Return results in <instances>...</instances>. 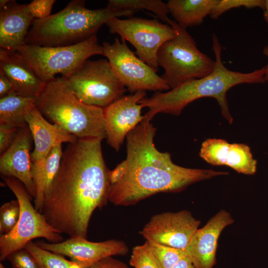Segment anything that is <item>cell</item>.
<instances>
[{
	"mask_svg": "<svg viewBox=\"0 0 268 268\" xmlns=\"http://www.w3.org/2000/svg\"><path fill=\"white\" fill-rule=\"evenodd\" d=\"M100 138H78L63 151L59 171L40 211L61 234L87 237L94 210L108 201L109 170Z\"/></svg>",
	"mask_w": 268,
	"mask_h": 268,
	"instance_id": "obj_1",
	"label": "cell"
},
{
	"mask_svg": "<svg viewBox=\"0 0 268 268\" xmlns=\"http://www.w3.org/2000/svg\"><path fill=\"white\" fill-rule=\"evenodd\" d=\"M156 129L143 119L127 135V158L109 170L108 201L116 205H134L159 193H177L201 181L229 174L211 169L184 167L171 154L155 146Z\"/></svg>",
	"mask_w": 268,
	"mask_h": 268,
	"instance_id": "obj_2",
	"label": "cell"
},
{
	"mask_svg": "<svg viewBox=\"0 0 268 268\" xmlns=\"http://www.w3.org/2000/svg\"><path fill=\"white\" fill-rule=\"evenodd\" d=\"M212 40L215 62L213 71L203 77L184 83L167 92H156L150 97H145L139 101L143 108L148 109L143 115L144 119L150 121L160 113L179 116L192 102L202 98L211 97L217 102L222 116L229 124L233 122L227 98V91L241 84L266 83L264 67L247 73L227 68L221 59L222 46L215 34L212 35Z\"/></svg>",
	"mask_w": 268,
	"mask_h": 268,
	"instance_id": "obj_3",
	"label": "cell"
},
{
	"mask_svg": "<svg viewBox=\"0 0 268 268\" xmlns=\"http://www.w3.org/2000/svg\"><path fill=\"white\" fill-rule=\"evenodd\" d=\"M136 12L105 8L90 9L85 0H73L62 10L41 19H35L25 44L44 47L67 46L82 42L93 35L111 18L131 17Z\"/></svg>",
	"mask_w": 268,
	"mask_h": 268,
	"instance_id": "obj_4",
	"label": "cell"
},
{
	"mask_svg": "<svg viewBox=\"0 0 268 268\" xmlns=\"http://www.w3.org/2000/svg\"><path fill=\"white\" fill-rule=\"evenodd\" d=\"M35 104L44 117L78 138H106L104 108L79 100L63 77L46 83Z\"/></svg>",
	"mask_w": 268,
	"mask_h": 268,
	"instance_id": "obj_5",
	"label": "cell"
},
{
	"mask_svg": "<svg viewBox=\"0 0 268 268\" xmlns=\"http://www.w3.org/2000/svg\"><path fill=\"white\" fill-rule=\"evenodd\" d=\"M169 24L174 28L176 35L161 46L157 57L159 66L164 70L161 77L172 89L209 74L215 62L198 49L186 28L171 19Z\"/></svg>",
	"mask_w": 268,
	"mask_h": 268,
	"instance_id": "obj_6",
	"label": "cell"
},
{
	"mask_svg": "<svg viewBox=\"0 0 268 268\" xmlns=\"http://www.w3.org/2000/svg\"><path fill=\"white\" fill-rule=\"evenodd\" d=\"M37 76L46 83L57 74L67 78L94 55H104L96 35L67 46L44 47L25 44L16 50Z\"/></svg>",
	"mask_w": 268,
	"mask_h": 268,
	"instance_id": "obj_7",
	"label": "cell"
},
{
	"mask_svg": "<svg viewBox=\"0 0 268 268\" xmlns=\"http://www.w3.org/2000/svg\"><path fill=\"white\" fill-rule=\"evenodd\" d=\"M12 192L20 205L18 222L9 233L0 235V260L7 259L13 252L24 249L33 239L44 238L50 243L63 241L61 233L52 227L44 215L32 204L33 198L24 185L13 177H1Z\"/></svg>",
	"mask_w": 268,
	"mask_h": 268,
	"instance_id": "obj_8",
	"label": "cell"
},
{
	"mask_svg": "<svg viewBox=\"0 0 268 268\" xmlns=\"http://www.w3.org/2000/svg\"><path fill=\"white\" fill-rule=\"evenodd\" d=\"M64 78L79 100L103 108L124 96L127 90L106 59L87 60Z\"/></svg>",
	"mask_w": 268,
	"mask_h": 268,
	"instance_id": "obj_9",
	"label": "cell"
},
{
	"mask_svg": "<svg viewBox=\"0 0 268 268\" xmlns=\"http://www.w3.org/2000/svg\"><path fill=\"white\" fill-rule=\"evenodd\" d=\"M106 25L111 33L117 34L122 39L129 42L134 47L135 55L157 71L159 49L176 35L172 26L163 24L156 19L115 17L110 19Z\"/></svg>",
	"mask_w": 268,
	"mask_h": 268,
	"instance_id": "obj_10",
	"label": "cell"
},
{
	"mask_svg": "<svg viewBox=\"0 0 268 268\" xmlns=\"http://www.w3.org/2000/svg\"><path fill=\"white\" fill-rule=\"evenodd\" d=\"M102 46L103 56L107 58L117 78L131 93L170 90L157 71L136 57L125 40L116 37L113 43L104 42Z\"/></svg>",
	"mask_w": 268,
	"mask_h": 268,
	"instance_id": "obj_11",
	"label": "cell"
},
{
	"mask_svg": "<svg viewBox=\"0 0 268 268\" xmlns=\"http://www.w3.org/2000/svg\"><path fill=\"white\" fill-rule=\"evenodd\" d=\"M200 221L187 210L153 216L139 233L146 241L186 250Z\"/></svg>",
	"mask_w": 268,
	"mask_h": 268,
	"instance_id": "obj_12",
	"label": "cell"
},
{
	"mask_svg": "<svg viewBox=\"0 0 268 268\" xmlns=\"http://www.w3.org/2000/svg\"><path fill=\"white\" fill-rule=\"evenodd\" d=\"M36 244L43 249L68 257L82 268H89L103 259L128 252L126 243L116 239L94 242L76 237L59 243L40 241Z\"/></svg>",
	"mask_w": 268,
	"mask_h": 268,
	"instance_id": "obj_13",
	"label": "cell"
},
{
	"mask_svg": "<svg viewBox=\"0 0 268 268\" xmlns=\"http://www.w3.org/2000/svg\"><path fill=\"white\" fill-rule=\"evenodd\" d=\"M145 91L123 96L104 108L107 141L118 151L127 134L144 119L139 102L145 98Z\"/></svg>",
	"mask_w": 268,
	"mask_h": 268,
	"instance_id": "obj_14",
	"label": "cell"
},
{
	"mask_svg": "<svg viewBox=\"0 0 268 268\" xmlns=\"http://www.w3.org/2000/svg\"><path fill=\"white\" fill-rule=\"evenodd\" d=\"M33 140L28 127L19 129L10 145L0 154V173L1 177H13L20 181L34 199L36 189L30 153Z\"/></svg>",
	"mask_w": 268,
	"mask_h": 268,
	"instance_id": "obj_15",
	"label": "cell"
},
{
	"mask_svg": "<svg viewBox=\"0 0 268 268\" xmlns=\"http://www.w3.org/2000/svg\"><path fill=\"white\" fill-rule=\"evenodd\" d=\"M230 213L222 209L211 217L192 237L186 251L196 268H213L218 240L223 229L234 223Z\"/></svg>",
	"mask_w": 268,
	"mask_h": 268,
	"instance_id": "obj_16",
	"label": "cell"
},
{
	"mask_svg": "<svg viewBox=\"0 0 268 268\" xmlns=\"http://www.w3.org/2000/svg\"><path fill=\"white\" fill-rule=\"evenodd\" d=\"M26 121L34 142V148L31 153L32 163L43 161L56 146L73 142L77 138L58 125L49 122L36 106L29 112Z\"/></svg>",
	"mask_w": 268,
	"mask_h": 268,
	"instance_id": "obj_17",
	"label": "cell"
},
{
	"mask_svg": "<svg viewBox=\"0 0 268 268\" xmlns=\"http://www.w3.org/2000/svg\"><path fill=\"white\" fill-rule=\"evenodd\" d=\"M0 49L15 51L25 44V39L35 19L28 4L10 1L0 9Z\"/></svg>",
	"mask_w": 268,
	"mask_h": 268,
	"instance_id": "obj_18",
	"label": "cell"
},
{
	"mask_svg": "<svg viewBox=\"0 0 268 268\" xmlns=\"http://www.w3.org/2000/svg\"><path fill=\"white\" fill-rule=\"evenodd\" d=\"M0 70L8 78L14 92L21 95L37 98L45 86L16 51L0 49Z\"/></svg>",
	"mask_w": 268,
	"mask_h": 268,
	"instance_id": "obj_19",
	"label": "cell"
},
{
	"mask_svg": "<svg viewBox=\"0 0 268 268\" xmlns=\"http://www.w3.org/2000/svg\"><path fill=\"white\" fill-rule=\"evenodd\" d=\"M63 154L62 144H59L52 149L43 161L32 163V174L36 189L34 207L40 212L46 193L59 171Z\"/></svg>",
	"mask_w": 268,
	"mask_h": 268,
	"instance_id": "obj_20",
	"label": "cell"
},
{
	"mask_svg": "<svg viewBox=\"0 0 268 268\" xmlns=\"http://www.w3.org/2000/svg\"><path fill=\"white\" fill-rule=\"evenodd\" d=\"M219 0H169L167 4L174 21L185 28L201 24Z\"/></svg>",
	"mask_w": 268,
	"mask_h": 268,
	"instance_id": "obj_21",
	"label": "cell"
},
{
	"mask_svg": "<svg viewBox=\"0 0 268 268\" xmlns=\"http://www.w3.org/2000/svg\"><path fill=\"white\" fill-rule=\"evenodd\" d=\"M36 99L15 92L0 98V125L19 129L28 127L26 118Z\"/></svg>",
	"mask_w": 268,
	"mask_h": 268,
	"instance_id": "obj_22",
	"label": "cell"
},
{
	"mask_svg": "<svg viewBox=\"0 0 268 268\" xmlns=\"http://www.w3.org/2000/svg\"><path fill=\"white\" fill-rule=\"evenodd\" d=\"M239 173L253 175L257 168V160L253 156L249 145L230 143L226 165Z\"/></svg>",
	"mask_w": 268,
	"mask_h": 268,
	"instance_id": "obj_23",
	"label": "cell"
},
{
	"mask_svg": "<svg viewBox=\"0 0 268 268\" xmlns=\"http://www.w3.org/2000/svg\"><path fill=\"white\" fill-rule=\"evenodd\" d=\"M107 6L135 12L146 9L168 24L170 19L168 16L169 11L167 3L161 0H109Z\"/></svg>",
	"mask_w": 268,
	"mask_h": 268,
	"instance_id": "obj_24",
	"label": "cell"
},
{
	"mask_svg": "<svg viewBox=\"0 0 268 268\" xmlns=\"http://www.w3.org/2000/svg\"><path fill=\"white\" fill-rule=\"evenodd\" d=\"M35 259L39 268H82L63 255L43 249L30 241L24 247Z\"/></svg>",
	"mask_w": 268,
	"mask_h": 268,
	"instance_id": "obj_25",
	"label": "cell"
},
{
	"mask_svg": "<svg viewBox=\"0 0 268 268\" xmlns=\"http://www.w3.org/2000/svg\"><path fill=\"white\" fill-rule=\"evenodd\" d=\"M230 143L227 140L216 138H207L201 145L200 156L213 166H225Z\"/></svg>",
	"mask_w": 268,
	"mask_h": 268,
	"instance_id": "obj_26",
	"label": "cell"
},
{
	"mask_svg": "<svg viewBox=\"0 0 268 268\" xmlns=\"http://www.w3.org/2000/svg\"><path fill=\"white\" fill-rule=\"evenodd\" d=\"M147 241L160 268H173L179 261L187 256L186 250Z\"/></svg>",
	"mask_w": 268,
	"mask_h": 268,
	"instance_id": "obj_27",
	"label": "cell"
},
{
	"mask_svg": "<svg viewBox=\"0 0 268 268\" xmlns=\"http://www.w3.org/2000/svg\"><path fill=\"white\" fill-rule=\"evenodd\" d=\"M20 212V205L17 200L5 202L0 206V235L7 234L13 229L19 220Z\"/></svg>",
	"mask_w": 268,
	"mask_h": 268,
	"instance_id": "obj_28",
	"label": "cell"
},
{
	"mask_svg": "<svg viewBox=\"0 0 268 268\" xmlns=\"http://www.w3.org/2000/svg\"><path fill=\"white\" fill-rule=\"evenodd\" d=\"M129 264L134 268H160L147 241L133 248Z\"/></svg>",
	"mask_w": 268,
	"mask_h": 268,
	"instance_id": "obj_29",
	"label": "cell"
},
{
	"mask_svg": "<svg viewBox=\"0 0 268 268\" xmlns=\"http://www.w3.org/2000/svg\"><path fill=\"white\" fill-rule=\"evenodd\" d=\"M265 0H219L210 16L217 19L226 11L235 8L244 7L248 9L259 7L264 9Z\"/></svg>",
	"mask_w": 268,
	"mask_h": 268,
	"instance_id": "obj_30",
	"label": "cell"
},
{
	"mask_svg": "<svg viewBox=\"0 0 268 268\" xmlns=\"http://www.w3.org/2000/svg\"><path fill=\"white\" fill-rule=\"evenodd\" d=\"M7 259L13 268H39L33 256L24 248L13 252Z\"/></svg>",
	"mask_w": 268,
	"mask_h": 268,
	"instance_id": "obj_31",
	"label": "cell"
},
{
	"mask_svg": "<svg viewBox=\"0 0 268 268\" xmlns=\"http://www.w3.org/2000/svg\"><path fill=\"white\" fill-rule=\"evenodd\" d=\"M55 0H34L28 4L35 19H41L50 16Z\"/></svg>",
	"mask_w": 268,
	"mask_h": 268,
	"instance_id": "obj_32",
	"label": "cell"
},
{
	"mask_svg": "<svg viewBox=\"0 0 268 268\" xmlns=\"http://www.w3.org/2000/svg\"><path fill=\"white\" fill-rule=\"evenodd\" d=\"M19 129L0 125V153L2 154L10 145Z\"/></svg>",
	"mask_w": 268,
	"mask_h": 268,
	"instance_id": "obj_33",
	"label": "cell"
},
{
	"mask_svg": "<svg viewBox=\"0 0 268 268\" xmlns=\"http://www.w3.org/2000/svg\"><path fill=\"white\" fill-rule=\"evenodd\" d=\"M89 268H128V267L124 262L109 257L99 261Z\"/></svg>",
	"mask_w": 268,
	"mask_h": 268,
	"instance_id": "obj_34",
	"label": "cell"
},
{
	"mask_svg": "<svg viewBox=\"0 0 268 268\" xmlns=\"http://www.w3.org/2000/svg\"><path fill=\"white\" fill-rule=\"evenodd\" d=\"M14 92L11 83L6 76L0 70V98Z\"/></svg>",
	"mask_w": 268,
	"mask_h": 268,
	"instance_id": "obj_35",
	"label": "cell"
},
{
	"mask_svg": "<svg viewBox=\"0 0 268 268\" xmlns=\"http://www.w3.org/2000/svg\"><path fill=\"white\" fill-rule=\"evenodd\" d=\"M173 268H196L191 260L187 256L179 261Z\"/></svg>",
	"mask_w": 268,
	"mask_h": 268,
	"instance_id": "obj_36",
	"label": "cell"
},
{
	"mask_svg": "<svg viewBox=\"0 0 268 268\" xmlns=\"http://www.w3.org/2000/svg\"><path fill=\"white\" fill-rule=\"evenodd\" d=\"M263 54L268 59V46H266L263 49ZM265 69V80L268 83V63L264 67Z\"/></svg>",
	"mask_w": 268,
	"mask_h": 268,
	"instance_id": "obj_37",
	"label": "cell"
},
{
	"mask_svg": "<svg viewBox=\"0 0 268 268\" xmlns=\"http://www.w3.org/2000/svg\"><path fill=\"white\" fill-rule=\"evenodd\" d=\"M263 10L264 19L268 25V0H265V6Z\"/></svg>",
	"mask_w": 268,
	"mask_h": 268,
	"instance_id": "obj_38",
	"label": "cell"
},
{
	"mask_svg": "<svg viewBox=\"0 0 268 268\" xmlns=\"http://www.w3.org/2000/svg\"><path fill=\"white\" fill-rule=\"evenodd\" d=\"M10 1V0H0V9L5 6Z\"/></svg>",
	"mask_w": 268,
	"mask_h": 268,
	"instance_id": "obj_39",
	"label": "cell"
},
{
	"mask_svg": "<svg viewBox=\"0 0 268 268\" xmlns=\"http://www.w3.org/2000/svg\"><path fill=\"white\" fill-rule=\"evenodd\" d=\"M0 268H5L1 263H0Z\"/></svg>",
	"mask_w": 268,
	"mask_h": 268,
	"instance_id": "obj_40",
	"label": "cell"
}]
</instances>
